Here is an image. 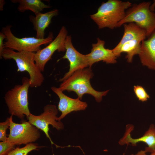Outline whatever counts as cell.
<instances>
[{
  "mask_svg": "<svg viewBox=\"0 0 155 155\" xmlns=\"http://www.w3.org/2000/svg\"><path fill=\"white\" fill-rule=\"evenodd\" d=\"M51 89L59 99L58 108L61 114L58 118V121H61L67 115L72 112L84 111L88 107L87 103L81 101L78 97L76 98L69 97L65 94L59 88L55 86L52 87Z\"/></svg>",
  "mask_w": 155,
  "mask_h": 155,
  "instance_id": "obj_11",
  "label": "cell"
},
{
  "mask_svg": "<svg viewBox=\"0 0 155 155\" xmlns=\"http://www.w3.org/2000/svg\"><path fill=\"white\" fill-rule=\"evenodd\" d=\"M151 153V154L150 155H155V150L152 151Z\"/></svg>",
  "mask_w": 155,
  "mask_h": 155,
  "instance_id": "obj_27",
  "label": "cell"
},
{
  "mask_svg": "<svg viewBox=\"0 0 155 155\" xmlns=\"http://www.w3.org/2000/svg\"><path fill=\"white\" fill-rule=\"evenodd\" d=\"M146 152L145 150H141L135 154H132L131 155H146Z\"/></svg>",
  "mask_w": 155,
  "mask_h": 155,
  "instance_id": "obj_24",
  "label": "cell"
},
{
  "mask_svg": "<svg viewBox=\"0 0 155 155\" xmlns=\"http://www.w3.org/2000/svg\"><path fill=\"white\" fill-rule=\"evenodd\" d=\"M15 145L7 141L0 142V155H6L14 149Z\"/></svg>",
  "mask_w": 155,
  "mask_h": 155,
  "instance_id": "obj_22",
  "label": "cell"
},
{
  "mask_svg": "<svg viewBox=\"0 0 155 155\" xmlns=\"http://www.w3.org/2000/svg\"><path fill=\"white\" fill-rule=\"evenodd\" d=\"M124 32L120 42L112 51L115 54L125 42L132 40L138 39L143 40L146 38V30L134 22L123 25Z\"/></svg>",
  "mask_w": 155,
  "mask_h": 155,
  "instance_id": "obj_16",
  "label": "cell"
},
{
  "mask_svg": "<svg viewBox=\"0 0 155 155\" xmlns=\"http://www.w3.org/2000/svg\"><path fill=\"white\" fill-rule=\"evenodd\" d=\"M129 1L108 0L103 2L97 12L91 15V18L96 24L99 29L107 28L113 29L124 18L126 10L131 7Z\"/></svg>",
  "mask_w": 155,
  "mask_h": 155,
  "instance_id": "obj_1",
  "label": "cell"
},
{
  "mask_svg": "<svg viewBox=\"0 0 155 155\" xmlns=\"http://www.w3.org/2000/svg\"><path fill=\"white\" fill-rule=\"evenodd\" d=\"M43 112L38 116L31 113L27 118L28 121L39 129L43 131L52 144H55L49 134V125H52L58 130L64 129V125L61 121H58L57 116L58 111L55 105L48 104L43 108Z\"/></svg>",
  "mask_w": 155,
  "mask_h": 155,
  "instance_id": "obj_8",
  "label": "cell"
},
{
  "mask_svg": "<svg viewBox=\"0 0 155 155\" xmlns=\"http://www.w3.org/2000/svg\"><path fill=\"white\" fill-rule=\"evenodd\" d=\"M147 38L142 41L138 55L143 66L155 70V30Z\"/></svg>",
  "mask_w": 155,
  "mask_h": 155,
  "instance_id": "obj_14",
  "label": "cell"
},
{
  "mask_svg": "<svg viewBox=\"0 0 155 155\" xmlns=\"http://www.w3.org/2000/svg\"><path fill=\"white\" fill-rule=\"evenodd\" d=\"M133 90L135 96L140 101L145 102L150 97L145 89L141 86L135 85Z\"/></svg>",
  "mask_w": 155,
  "mask_h": 155,
  "instance_id": "obj_20",
  "label": "cell"
},
{
  "mask_svg": "<svg viewBox=\"0 0 155 155\" xmlns=\"http://www.w3.org/2000/svg\"><path fill=\"white\" fill-rule=\"evenodd\" d=\"M38 147L36 144L30 143L22 148H14L6 155H27L30 152Z\"/></svg>",
  "mask_w": 155,
  "mask_h": 155,
  "instance_id": "obj_19",
  "label": "cell"
},
{
  "mask_svg": "<svg viewBox=\"0 0 155 155\" xmlns=\"http://www.w3.org/2000/svg\"><path fill=\"white\" fill-rule=\"evenodd\" d=\"M14 3H19L18 10L21 12L29 10L35 14L41 12L44 9L49 8L51 6L47 5L40 0H12Z\"/></svg>",
  "mask_w": 155,
  "mask_h": 155,
  "instance_id": "obj_18",
  "label": "cell"
},
{
  "mask_svg": "<svg viewBox=\"0 0 155 155\" xmlns=\"http://www.w3.org/2000/svg\"><path fill=\"white\" fill-rule=\"evenodd\" d=\"M66 49L65 55L62 59H67L69 63V69L68 72L59 81L62 82L66 80L75 72L88 67L86 55L78 52L74 47L71 42V37L67 35L65 41Z\"/></svg>",
  "mask_w": 155,
  "mask_h": 155,
  "instance_id": "obj_10",
  "label": "cell"
},
{
  "mask_svg": "<svg viewBox=\"0 0 155 155\" xmlns=\"http://www.w3.org/2000/svg\"><path fill=\"white\" fill-rule=\"evenodd\" d=\"M105 42L99 38H97V42L92 44L91 52L86 55L88 67L91 68L93 64L100 61H102L107 64H114L117 62V57L112 50L106 49Z\"/></svg>",
  "mask_w": 155,
  "mask_h": 155,
  "instance_id": "obj_13",
  "label": "cell"
},
{
  "mask_svg": "<svg viewBox=\"0 0 155 155\" xmlns=\"http://www.w3.org/2000/svg\"><path fill=\"white\" fill-rule=\"evenodd\" d=\"M35 54L26 51L16 52L11 49L5 48L2 54V58L5 59H13L15 61L18 72L26 71L28 73L31 88L40 86L44 80L42 72L35 62Z\"/></svg>",
  "mask_w": 155,
  "mask_h": 155,
  "instance_id": "obj_3",
  "label": "cell"
},
{
  "mask_svg": "<svg viewBox=\"0 0 155 155\" xmlns=\"http://www.w3.org/2000/svg\"><path fill=\"white\" fill-rule=\"evenodd\" d=\"M30 87V79L24 77L22 78V84L16 85L5 93L4 98L11 115L22 119L25 115L27 118L31 114L28 101Z\"/></svg>",
  "mask_w": 155,
  "mask_h": 155,
  "instance_id": "obj_4",
  "label": "cell"
},
{
  "mask_svg": "<svg viewBox=\"0 0 155 155\" xmlns=\"http://www.w3.org/2000/svg\"><path fill=\"white\" fill-rule=\"evenodd\" d=\"M151 4V1L133 4L126 10L124 18L118 23L117 28L134 22L146 30V38L148 37L155 30V13L150 9Z\"/></svg>",
  "mask_w": 155,
  "mask_h": 155,
  "instance_id": "obj_5",
  "label": "cell"
},
{
  "mask_svg": "<svg viewBox=\"0 0 155 155\" xmlns=\"http://www.w3.org/2000/svg\"><path fill=\"white\" fill-rule=\"evenodd\" d=\"M94 73L91 68H86L77 71L62 82L59 88L62 91H67L75 92L81 100L84 95L88 94L93 96L98 102L102 100L109 91H98L95 90L90 83Z\"/></svg>",
  "mask_w": 155,
  "mask_h": 155,
  "instance_id": "obj_2",
  "label": "cell"
},
{
  "mask_svg": "<svg viewBox=\"0 0 155 155\" xmlns=\"http://www.w3.org/2000/svg\"><path fill=\"white\" fill-rule=\"evenodd\" d=\"M155 7V1H154V3L150 5V9L152 11L154 12V8Z\"/></svg>",
  "mask_w": 155,
  "mask_h": 155,
  "instance_id": "obj_26",
  "label": "cell"
},
{
  "mask_svg": "<svg viewBox=\"0 0 155 155\" xmlns=\"http://www.w3.org/2000/svg\"><path fill=\"white\" fill-rule=\"evenodd\" d=\"M10 117L9 133L7 141L15 145H26L37 140L40 137L39 129L28 121L20 124L14 122Z\"/></svg>",
  "mask_w": 155,
  "mask_h": 155,
  "instance_id": "obj_7",
  "label": "cell"
},
{
  "mask_svg": "<svg viewBox=\"0 0 155 155\" xmlns=\"http://www.w3.org/2000/svg\"><path fill=\"white\" fill-rule=\"evenodd\" d=\"M6 38L5 35L2 32H0V58L2 59V54L3 49L4 47L3 40Z\"/></svg>",
  "mask_w": 155,
  "mask_h": 155,
  "instance_id": "obj_23",
  "label": "cell"
},
{
  "mask_svg": "<svg viewBox=\"0 0 155 155\" xmlns=\"http://www.w3.org/2000/svg\"><path fill=\"white\" fill-rule=\"evenodd\" d=\"M10 117L7 118L6 120L0 123V140L1 141H7L6 131L8 128H9Z\"/></svg>",
  "mask_w": 155,
  "mask_h": 155,
  "instance_id": "obj_21",
  "label": "cell"
},
{
  "mask_svg": "<svg viewBox=\"0 0 155 155\" xmlns=\"http://www.w3.org/2000/svg\"><path fill=\"white\" fill-rule=\"evenodd\" d=\"M5 1L4 0H0V11H2L3 9V7L5 4Z\"/></svg>",
  "mask_w": 155,
  "mask_h": 155,
  "instance_id": "obj_25",
  "label": "cell"
},
{
  "mask_svg": "<svg viewBox=\"0 0 155 155\" xmlns=\"http://www.w3.org/2000/svg\"><path fill=\"white\" fill-rule=\"evenodd\" d=\"M143 40L140 39H135L128 41L125 43L115 54L117 58L121 56L123 53H126L125 58L129 63L133 62L134 56L139 55L140 49L141 42Z\"/></svg>",
  "mask_w": 155,
  "mask_h": 155,
  "instance_id": "obj_17",
  "label": "cell"
},
{
  "mask_svg": "<svg viewBox=\"0 0 155 155\" xmlns=\"http://www.w3.org/2000/svg\"><path fill=\"white\" fill-rule=\"evenodd\" d=\"M59 14L57 9L42 13L41 12L35 14V16H31L30 17L34 28L36 33V37L39 39L44 38L45 31L51 23L52 18Z\"/></svg>",
  "mask_w": 155,
  "mask_h": 155,
  "instance_id": "obj_15",
  "label": "cell"
},
{
  "mask_svg": "<svg viewBox=\"0 0 155 155\" xmlns=\"http://www.w3.org/2000/svg\"><path fill=\"white\" fill-rule=\"evenodd\" d=\"M11 26L8 25L3 27L2 30L6 36V41L4 43V48H8L17 51H26L36 52L41 49L43 45L49 44L52 41L53 35L50 32L48 36L43 39H39L34 37H26L18 38L12 33Z\"/></svg>",
  "mask_w": 155,
  "mask_h": 155,
  "instance_id": "obj_6",
  "label": "cell"
},
{
  "mask_svg": "<svg viewBox=\"0 0 155 155\" xmlns=\"http://www.w3.org/2000/svg\"><path fill=\"white\" fill-rule=\"evenodd\" d=\"M67 36V30L63 26L53 40L46 47L35 53V62L42 72L44 71L46 64L55 51H65V41Z\"/></svg>",
  "mask_w": 155,
  "mask_h": 155,
  "instance_id": "obj_9",
  "label": "cell"
},
{
  "mask_svg": "<svg viewBox=\"0 0 155 155\" xmlns=\"http://www.w3.org/2000/svg\"><path fill=\"white\" fill-rule=\"evenodd\" d=\"M134 129V126L128 124L126 126L125 131L123 137L120 140L119 143L120 145H128L131 144L133 146H135L139 142L145 143L147 145L145 150L147 152H151L155 150V126L151 124L148 129L141 137L133 138L131 133Z\"/></svg>",
  "mask_w": 155,
  "mask_h": 155,
  "instance_id": "obj_12",
  "label": "cell"
}]
</instances>
